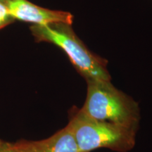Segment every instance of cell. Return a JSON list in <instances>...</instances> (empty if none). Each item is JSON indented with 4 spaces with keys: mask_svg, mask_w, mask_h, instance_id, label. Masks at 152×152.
<instances>
[{
    "mask_svg": "<svg viewBox=\"0 0 152 152\" xmlns=\"http://www.w3.org/2000/svg\"><path fill=\"white\" fill-rule=\"evenodd\" d=\"M30 30L37 42L50 43L61 49L85 81L111 80L108 61L91 52L76 35L72 25H32Z\"/></svg>",
    "mask_w": 152,
    "mask_h": 152,
    "instance_id": "1",
    "label": "cell"
},
{
    "mask_svg": "<svg viewBox=\"0 0 152 152\" xmlns=\"http://www.w3.org/2000/svg\"><path fill=\"white\" fill-rule=\"evenodd\" d=\"M87 95L80 111L96 120L137 131L140 121L138 103L118 90L111 80H86Z\"/></svg>",
    "mask_w": 152,
    "mask_h": 152,
    "instance_id": "2",
    "label": "cell"
},
{
    "mask_svg": "<svg viewBox=\"0 0 152 152\" xmlns=\"http://www.w3.org/2000/svg\"><path fill=\"white\" fill-rule=\"evenodd\" d=\"M68 125L73 131L81 152H91L102 148L128 152L135 145L137 131L94 119L77 108L71 112Z\"/></svg>",
    "mask_w": 152,
    "mask_h": 152,
    "instance_id": "3",
    "label": "cell"
},
{
    "mask_svg": "<svg viewBox=\"0 0 152 152\" xmlns=\"http://www.w3.org/2000/svg\"><path fill=\"white\" fill-rule=\"evenodd\" d=\"M0 1L15 20L33 25H47L55 23L73 24V16L68 11L43 8L28 0Z\"/></svg>",
    "mask_w": 152,
    "mask_h": 152,
    "instance_id": "4",
    "label": "cell"
},
{
    "mask_svg": "<svg viewBox=\"0 0 152 152\" xmlns=\"http://www.w3.org/2000/svg\"><path fill=\"white\" fill-rule=\"evenodd\" d=\"M15 144L20 152H81L68 125L45 140H23Z\"/></svg>",
    "mask_w": 152,
    "mask_h": 152,
    "instance_id": "5",
    "label": "cell"
},
{
    "mask_svg": "<svg viewBox=\"0 0 152 152\" xmlns=\"http://www.w3.org/2000/svg\"><path fill=\"white\" fill-rule=\"evenodd\" d=\"M14 21L15 20L9 15L5 6L0 1V30L13 23Z\"/></svg>",
    "mask_w": 152,
    "mask_h": 152,
    "instance_id": "6",
    "label": "cell"
},
{
    "mask_svg": "<svg viewBox=\"0 0 152 152\" xmlns=\"http://www.w3.org/2000/svg\"><path fill=\"white\" fill-rule=\"evenodd\" d=\"M0 152H20L15 143H11L0 139Z\"/></svg>",
    "mask_w": 152,
    "mask_h": 152,
    "instance_id": "7",
    "label": "cell"
}]
</instances>
